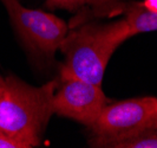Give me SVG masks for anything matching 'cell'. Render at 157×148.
I'll return each mask as SVG.
<instances>
[{"mask_svg": "<svg viewBox=\"0 0 157 148\" xmlns=\"http://www.w3.org/2000/svg\"><path fill=\"white\" fill-rule=\"evenodd\" d=\"M4 89H5V78L0 75V98H1V96H2Z\"/></svg>", "mask_w": 157, "mask_h": 148, "instance_id": "8fae6325", "label": "cell"}, {"mask_svg": "<svg viewBox=\"0 0 157 148\" xmlns=\"http://www.w3.org/2000/svg\"><path fill=\"white\" fill-rule=\"evenodd\" d=\"M142 2L149 11L157 13V0H143Z\"/></svg>", "mask_w": 157, "mask_h": 148, "instance_id": "30bf717a", "label": "cell"}, {"mask_svg": "<svg viewBox=\"0 0 157 148\" xmlns=\"http://www.w3.org/2000/svg\"><path fill=\"white\" fill-rule=\"evenodd\" d=\"M149 128H157V97L143 96L109 102L86 127L90 147L113 146Z\"/></svg>", "mask_w": 157, "mask_h": 148, "instance_id": "3957f363", "label": "cell"}, {"mask_svg": "<svg viewBox=\"0 0 157 148\" xmlns=\"http://www.w3.org/2000/svg\"><path fill=\"white\" fill-rule=\"evenodd\" d=\"M123 14L131 37L138 33L157 31V13L149 11L143 2L130 0Z\"/></svg>", "mask_w": 157, "mask_h": 148, "instance_id": "52a82bcc", "label": "cell"}, {"mask_svg": "<svg viewBox=\"0 0 157 148\" xmlns=\"http://www.w3.org/2000/svg\"><path fill=\"white\" fill-rule=\"evenodd\" d=\"M113 148H157V128H149L116 143Z\"/></svg>", "mask_w": 157, "mask_h": 148, "instance_id": "ba28073f", "label": "cell"}, {"mask_svg": "<svg viewBox=\"0 0 157 148\" xmlns=\"http://www.w3.org/2000/svg\"><path fill=\"white\" fill-rule=\"evenodd\" d=\"M56 86L57 78L40 86L25 83L14 75L5 78L0 98V133L23 143L25 148L40 146L53 115Z\"/></svg>", "mask_w": 157, "mask_h": 148, "instance_id": "7a4b0ae2", "label": "cell"}, {"mask_svg": "<svg viewBox=\"0 0 157 148\" xmlns=\"http://www.w3.org/2000/svg\"><path fill=\"white\" fill-rule=\"evenodd\" d=\"M0 148H25V146L0 133Z\"/></svg>", "mask_w": 157, "mask_h": 148, "instance_id": "9c48e42d", "label": "cell"}, {"mask_svg": "<svg viewBox=\"0 0 157 148\" xmlns=\"http://www.w3.org/2000/svg\"><path fill=\"white\" fill-rule=\"evenodd\" d=\"M129 38L131 36L124 18L115 22L89 19L75 24L59 47L64 56V63L59 65V75L73 76L102 86L110 58Z\"/></svg>", "mask_w": 157, "mask_h": 148, "instance_id": "6da1fadb", "label": "cell"}, {"mask_svg": "<svg viewBox=\"0 0 157 148\" xmlns=\"http://www.w3.org/2000/svg\"><path fill=\"white\" fill-rule=\"evenodd\" d=\"M0 1L36 65L48 68L69 31L67 24L56 14L24 7L18 0Z\"/></svg>", "mask_w": 157, "mask_h": 148, "instance_id": "277c9868", "label": "cell"}, {"mask_svg": "<svg viewBox=\"0 0 157 148\" xmlns=\"http://www.w3.org/2000/svg\"><path fill=\"white\" fill-rule=\"evenodd\" d=\"M130 0H45L50 10L78 12L75 24L89 19H103L123 14ZM73 24V25H75Z\"/></svg>", "mask_w": 157, "mask_h": 148, "instance_id": "8992f818", "label": "cell"}, {"mask_svg": "<svg viewBox=\"0 0 157 148\" xmlns=\"http://www.w3.org/2000/svg\"><path fill=\"white\" fill-rule=\"evenodd\" d=\"M109 102L102 86L73 76L59 75L57 78L52 109L58 116L89 127Z\"/></svg>", "mask_w": 157, "mask_h": 148, "instance_id": "5b68a950", "label": "cell"}]
</instances>
